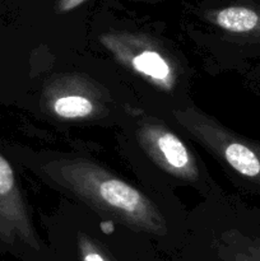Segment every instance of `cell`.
<instances>
[{
	"mask_svg": "<svg viewBox=\"0 0 260 261\" xmlns=\"http://www.w3.org/2000/svg\"><path fill=\"white\" fill-rule=\"evenodd\" d=\"M96 103L84 94L68 93L51 102V112L64 120H83L96 114Z\"/></svg>",
	"mask_w": 260,
	"mask_h": 261,
	"instance_id": "6",
	"label": "cell"
},
{
	"mask_svg": "<svg viewBox=\"0 0 260 261\" xmlns=\"http://www.w3.org/2000/svg\"><path fill=\"white\" fill-rule=\"evenodd\" d=\"M137 135L140 147L161 170L188 182L199 180L200 171L193 152L172 130L161 122L145 120L140 122Z\"/></svg>",
	"mask_w": 260,
	"mask_h": 261,
	"instance_id": "3",
	"label": "cell"
},
{
	"mask_svg": "<svg viewBox=\"0 0 260 261\" xmlns=\"http://www.w3.org/2000/svg\"><path fill=\"white\" fill-rule=\"evenodd\" d=\"M78 246L82 261H109L97 245H94L93 241L87 236L79 237Z\"/></svg>",
	"mask_w": 260,
	"mask_h": 261,
	"instance_id": "7",
	"label": "cell"
},
{
	"mask_svg": "<svg viewBox=\"0 0 260 261\" xmlns=\"http://www.w3.org/2000/svg\"><path fill=\"white\" fill-rule=\"evenodd\" d=\"M48 175L92 208L135 231L158 236L167 232L165 217L152 200L91 161H58L48 167Z\"/></svg>",
	"mask_w": 260,
	"mask_h": 261,
	"instance_id": "1",
	"label": "cell"
},
{
	"mask_svg": "<svg viewBox=\"0 0 260 261\" xmlns=\"http://www.w3.org/2000/svg\"><path fill=\"white\" fill-rule=\"evenodd\" d=\"M244 245L236 255L237 261H260V241L244 239Z\"/></svg>",
	"mask_w": 260,
	"mask_h": 261,
	"instance_id": "8",
	"label": "cell"
},
{
	"mask_svg": "<svg viewBox=\"0 0 260 261\" xmlns=\"http://www.w3.org/2000/svg\"><path fill=\"white\" fill-rule=\"evenodd\" d=\"M173 116L217 158L241 177L260 189V143L246 139L219 124L204 112L188 107L176 110Z\"/></svg>",
	"mask_w": 260,
	"mask_h": 261,
	"instance_id": "2",
	"label": "cell"
},
{
	"mask_svg": "<svg viewBox=\"0 0 260 261\" xmlns=\"http://www.w3.org/2000/svg\"><path fill=\"white\" fill-rule=\"evenodd\" d=\"M0 239L37 247L35 229L20 193L14 170L0 154Z\"/></svg>",
	"mask_w": 260,
	"mask_h": 261,
	"instance_id": "5",
	"label": "cell"
},
{
	"mask_svg": "<svg viewBox=\"0 0 260 261\" xmlns=\"http://www.w3.org/2000/svg\"><path fill=\"white\" fill-rule=\"evenodd\" d=\"M103 45L125 66L163 91H172L177 82V73L165 55L152 47L130 38L109 36Z\"/></svg>",
	"mask_w": 260,
	"mask_h": 261,
	"instance_id": "4",
	"label": "cell"
}]
</instances>
